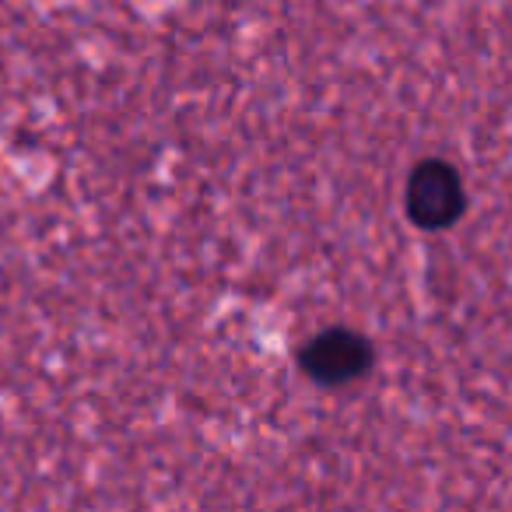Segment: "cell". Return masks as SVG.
<instances>
[{
	"mask_svg": "<svg viewBox=\"0 0 512 512\" xmlns=\"http://www.w3.org/2000/svg\"><path fill=\"white\" fill-rule=\"evenodd\" d=\"M407 204H411V214L421 225L439 228L456 218L463 204V186L456 172L446 169V165H425L407 186Z\"/></svg>",
	"mask_w": 512,
	"mask_h": 512,
	"instance_id": "1",
	"label": "cell"
},
{
	"mask_svg": "<svg viewBox=\"0 0 512 512\" xmlns=\"http://www.w3.org/2000/svg\"><path fill=\"white\" fill-rule=\"evenodd\" d=\"M369 362V348L351 334H327L309 348L306 365L313 376L327 379V383H344V379L358 376Z\"/></svg>",
	"mask_w": 512,
	"mask_h": 512,
	"instance_id": "2",
	"label": "cell"
}]
</instances>
